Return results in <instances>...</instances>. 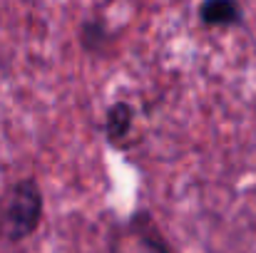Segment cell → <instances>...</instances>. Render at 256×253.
Here are the masks:
<instances>
[{"mask_svg": "<svg viewBox=\"0 0 256 253\" xmlns=\"http://www.w3.org/2000/svg\"><path fill=\"white\" fill-rule=\"evenodd\" d=\"M42 219V191L35 179H22L8 189L0 204V231L10 241L28 239Z\"/></svg>", "mask_w": 256, "mask_h": 253, "instance_id": "cell-1", "label": "cell"}, {"mask_svg": "<svg viewBox=\"0 0 256 253\" xmlns=\"http://www.w3.org/2000/svg\"><path fill=\"white\" fill-rule=\"evenodd\" d=\"M199 20L206 27H234L244 20L239 0H202Z\"/></svg>", "mask_w": 256, "mask_h": 253, "instance_id": "cell-2", "label": "cell"}, {"mask_svg": "<svg viewBox=\"0 0 256 253\" xmlns=\"http://www.w3.org/2000/svg\"><path fill=\"white\" fill-rule=\"evenodd\" d=\"M132 122H134V109L130 102H114L110 109H107V119H104V134L112 144H120L130 129H132Z\"/></svg>", "mask_w": 256, "mask_h": 253, "instance_id": "cell-3", "label": "cell"}, {"mask_svg": "<svg viewBox=\"0 0 256 253\" xmlns=\"http://www.w3.org/2000/svg\"><path fill=\"white\" fill-rule=\"evenodd\" d=\"M104 40H107V30H104V25L100 20H90V22L82 25V45L87 50H94Z\"/></svg>", "mask_w": 256, "mask_h": 253, "instance_id": "cell-4", "label": "cell"}]
</instances>
